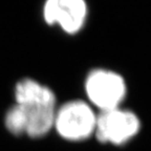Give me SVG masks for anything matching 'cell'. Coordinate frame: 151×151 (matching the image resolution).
I'll return each mask as SVG.
<instances>
[{
  "instance_id": "6da1fadb",
  "label": "cell",
  "mask_w": 151,
  "mask_h": 151,
  "mask_svg": "<svg viewBox=\"0 0 151 151\" xmlns=\"http://www.w3.org/2000/svg\"><path fill=\"white\" fill-rule=\"evenodd\" d=\"M97 116L87 103L71 101L56 110L54 127L63 139L79 142L94 133Z\"/></svg>"
},
{
  "instance_id": "7a4b0ae2",
  "label": "cell",
  "mask_w": 151,
  "mask_h": 151,
  "mask_svg": "<svg viewBox=\"0 0 151 151\" xmlns=\"http://www.w3.org/2000/svg\"><path fill=\"white\" fill-rule=\"evenodd\" d=\"M85 91L89 101L101 111L120 107L125 99L127 86L118 73L107 69H94L85 80Z\"/></svg>"
},
{
  "instance_id": "3957f363",
  "label": "cell",
  "mask_w": 151,
  "mask_h": 151,
  "mask_svg": "<svg viewBox=\"0 0 151 151\" xmlns=\"http://www.w3.org/2000/svg\"><path fill=\"white\" fill-rule=\"evenodd\" d=\"M141 123L134 112L120 107L101 111L97 116L94 133L102 143L122 145L134 137Z\"/></svg>"
},
{
  "instance_id": "277c9868",
  "label": "cell",
  "mask_w": 151,
  "mask_h": 151,
  "mask_svg": "<svg viewBox=\"0 0 151 151\" xmlns=\"http://www.w3.org/2000/svg\"><path fill=\"white\" fill-rule=\"evenodd\" d=\"M43 17L47 24H57L67 34H77L85 24L87 5L85 0H46Z\"/></svg>"
},
{
  "instance_id": "5b68a950",
  "label": "cell",
  "mask_w": 151,
  "mask_h": 151,
  "mask_svg": "<svg viewBox=\"0 0 151 151\" xmlns=\"http://www.w3.org/2000/svg\"><path fill=\"white\" fill-rule=\"evenodd\" d=\"M15 99L16 104L24 106L56 105V97L52 89L33 79H24L17 83Z\"/></svg>"
},
{
  "instance_id": "8992f818",
  "label": "cell",
  "mask_w": 151,
  "mask_h": 151,
  "mask_svg": "<svg viewBox=\"0 0 151 151\" xmlns=\"http://www.w3.org/2000/svg\"><path fill=\"white\" fill-rule=\"evenodd\" d=\"M20 105V104H19ZM26 114L25 134L31 137H41L54 127L56 105H33L24 106Z\"/></svg>"
},
{
  "instance_id": "52a82bcc",
  "label": "cell",
  "mask_w": 151,
  "mask_h": 151,
  "mask_svg": "<svg viewBox=\"0 0 151 151\" xmlns=\"http://www.w3.org/2000/svg\"><path fill=\"white\" fill-rule=\"evenodd\" d=\"M5 127L11 133L16 135L25 134L26 130V114L24 108L16 104L7 111L5 116Z\"/></svg>"
}]
</instances>
